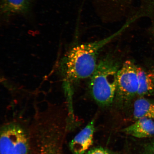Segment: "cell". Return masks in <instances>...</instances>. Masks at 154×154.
Listing matches in <instances>:
<instances>
[{
	"instance_id": "obj_1",
	"label": "cell",
	"mask_w": 154,
	"mask_h": 154,
	"mask_svg": "<svg viewBox=\"0 0 154 154\" xmlns=\"http://www.w3.org/2000/svg\"><path fill=\"white\" fill-rule=\"evenodd\" d=\"M125 27L109 37L91 43H83L73 48L66 58V72L74 80L91 77L97 66V59L100 50L119 35Z\"/></svg>"
},
{
	"instance_id": "obj_2",
	"label": "cell",
	"mask_w": 154,
	"mask_h": 154,
	"mask_svg": "<svg viewBox=\"0 0 154 154\" xmlns=\"http://www.w3.org/2000/svg\"><path fill=\"white\" fill-rule=\"evenodd\" d=\"M120 67L111 57H106L98 63L91 77L90 94L96 103L101 106L111 105L116 94L117 78Z\"/></svg>"
},
{
	"instance_id": "obj_3",
	"label": "cell",
	"mask_w": 154,
	"mask_h": 154,
	"mask_svg": "<svg viewBox=\"0 0 154 154\" xmlns=\"http://www.w3.org/2000/svg\"><path fill=\"white\" fill-rule=\"evenodd\" d=\"M0 154H30L29 135L20 124L8 123L2 127Z\"/></svg>"
},
{
	"instance_id": "obj_4",
	"label": "cell",
	"mask_w": 154,
	"mask_h": 154,
	"mask_svg": "<svg viewBox=\"0 0 154 154\" xmlns=\"http://www.w3.org/2000/svg\"><path fill=\"white\" fill-rule=\"evenodd\" d=\"M137 67L133 61L127 60L119 71L116 96L121 103H128L137 95Z\"/></svg>"
},
{
	"instance_id": "obj_5",
	"label": "cell",
	"mask_w": 154,
	"mask_h": 154,
	"mask_svg": "<svg viewBox=\"0 0 154 154\" xmlns=\"http://www.w3.org/2000/svg\"><path fill=\"white\" fill-rule=\"evenodd\" d=\"M95 119L88 122L70 142L69 148L74 154H85L94 143Z\"/></svg>"
},
{
	"instance_id": "obj_6",
	"label": "cell",
	"mask_w": 154,
	"mask_h": 154,
	"mask_svg": "<svg viewBox=\"0 0 154 154\" xmlns=\"http://www.w3.org/2000/svg\"><path fill=\"white\" fill-rule=\"evenodd\" d=\"M122 131L136 138L149 137L154 135V121L147 118L138 119L134 124L123 129Z\"/></svg>"
},
{
	"instance_id": "obj_7",
	"label": "cell",
	"mask_w": 154,
	"mask_h": 154,
	"mask_svg": "<svg viewBox=\"0 0 154 154\" xmlns=\"http://www.w3.org/2000/svg\"><path fill=\"white\" fill-rule=\"evenodd\" d=\"M137 72L139 84L137 95L142 97L153 94L154 80L151 72L138 66Z\"/></svg>"
},
{
	"instance_id": "obj_8",
	"label": "cell",
	"mask_w": 154,
	"mask_h": 154,
	"mask_svg": "<svg viewBox=\"0 0 154 154\" xmlns=\"http://www.w3.org/2000/svg\"><path fill=\"white\" fill-rule=\"evenodd\" d=\"M133 116L135 120L142 118L154 119V102L140 97L135 101Z\"/></svg>"
},
{
	"instance_id": "obj_9",
	"label": "cell",
	"mask_w": 154,
	"mask_h": 154,
	"mask_svg": "<svg viewBox=\"0 0 154 154\" xmlns=\"http://www.w3.org/2000/svg\"><path fill=\"white\" fill-rule=\"evenodd\" d=\"M30 0H2L1 9L6 14H22L28 11Z\"/></svg>"
},
{
	"instance_id": "obj_10",
	"label": "cell",
	"mask_w": 154,
	"mask_h": 154,
	"mask_svg": "<svg viewBox=\"0 0 154 154\" xmlns=\"http://www.w3.org/2000/svg\"><path fill=\"white\" fill-rule=\"evenodd\" d=\"M85 154H118L117 152L107 148L99 146L91 148Z\"/></svg>"
},
{
	"instance_id": "obj_11",
	"label": "cell",
	"mask_w": 154,
	"mask_h": 154,
	"mask_svg": "<svg viewBox=\"0 0 154 154\" xmlns=\"http://www.w3.org/2000/svg\"><path fill=\"white\" fill-rule=\"evenodd\" d=\"M142 154H154V141L148 142L144 144Z\"/></svg>"
},
{
	"instance_id": "obj_12",
	"label": "cell",
	"mask_w": 154,
	"mask_h": 154,
	"mask_svg": "<svg viewBox=\"0 0 154 154\" xmlns=\"http://www.w3.org/2000/svg\"><path fill=\"white\" fill-rule=\"evenodd\" d=\"M150 72H151L153 80H154V66L153 67L152 69L150 71Z\"/></svg>"
},
{
	"instance_id": "obj_13",
	"label": "cell",
	"mask_w": 154,
	"mask_h": 154,
	"mask_svg": "<svg viewBox=\"0 0 154 154\" xmlns=\"http://www.w3.org/2000/svg\"><path fill=\"white\" fill-rule=\"evenodd\" d=\"M151 32L152 34L154 36V25L151 29Z\"/></svg>"
}]
</instances>
